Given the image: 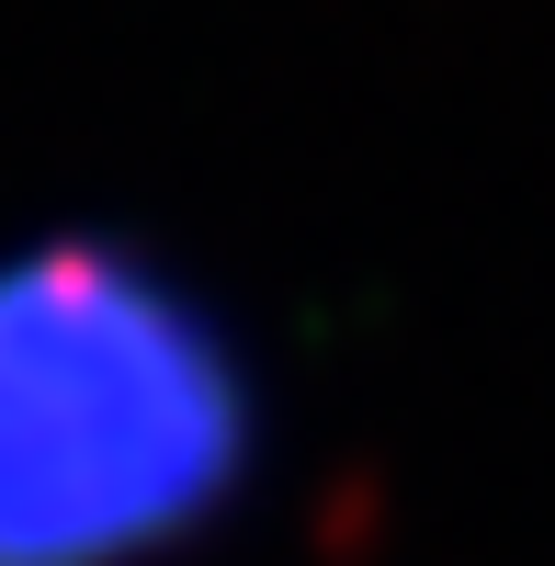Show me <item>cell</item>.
Returning a JSON list of instances; mask_svg holds the SVG:
<instances>
[{
  "label": "cell",
  "mask_w": 555,
  "mask_h": 566,
  "mask_svg": "<svg viewBox=\"0 0 555 566\" xmlns=\"http://www.w3.org/2000/svg\"><path fill=\"white\" fill-rule=\"evenodd\" d=\"M261 464V386L103 239L0 261V566H159Z\"/></svg>",
  "instance_id": "6da1fadb"
}]
</instances>
